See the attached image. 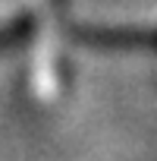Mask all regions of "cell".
<instances>
[{
	"label": "cell",
	"instance_id": "cell-1",
	"mask_svg": "<svg viewBox=\"0 0 157 161\" xmlns=\"http://www.w3.org/2000/svg\"><path fill=\"white\" fill-rule=\"evenodd\" d=\"M25 25H28V16H19V19L7 22V25H0V51H3V47H10V44H16V41L22 38Z\"/></svg>",
	"mask_w": 157,
	"mask_h": 161
}]
</instances>
